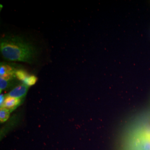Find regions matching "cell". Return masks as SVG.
Listing matches in <instances>:
<instances>
[{"instance_id":"obj_7","label":"cell","mask_w":150,"mask_h":150,"mask_svg":"<svg viewBox=\"0 0 150 150\" xmlns=\"http://www.w3.org/2000/svg\"><path fill=\"white\" fill-rule=\"evenodd\" d=\"M36 81H37V78L35 76L27 75L22 81L24 84L26 85L29 87L34 85L36 83Z\"/></svg>"},{"instance_id":"obj_9","label":"cell","mask_w":150,"mask_h":150,"mask_svg":"<svg viewBox=\"0 0 150 150\" xmlns=\"http://www.w3.org/2000/svg\"><path fill=\"white\" fill-rule=\"evenodd\" d=\"M6 97L4 95H1V96H0V105H1V107H2L3 105H4V103L5 102V100Z\"/></svg>"},{"instance_id":"obj_2","label":"cell","mask_w":150,"mask_h":150,"mask_svg":"<svg viewBox=\"0 0 150 150\" xmlns=\"http://www.w3.org/2000/svg\"><path fill=\"white\" fill-rule=\"evenodd\" d=\"M28 89V86L22 83L16 87H15L13 90H12L7 95V96L13 97L17 99H21L22 97L25 96L27 93Z\"/></svg>"},{"instance_id":"obj_10","label":"cell","mask_w":150,"mask_h":150,"mask_svg":"<svg viewBox=\"0 0 150 150\" xmlns=\"http://www.w3.org/2000/svg\"><path fill=\"white\" fill-rule=\"evenodd\" d=\"M142 132H144V134H148L150 136V129H145V131H144Z\"/></svg>"},{"instance_id":"obj_6","label":"cell","mask_w":150,"mask_h":150,"mask_svg":"<svg viewBox=\"0 0 150 150\" xmlns=\"http://www.w3.org/2000/svg\"><path fill=\"white\" fill-rule=\"evenodd\" d=\"M10 111L5 108L1 107L0 110V121L1 122H4L8 120L10 116Z\"/></svg>"},{"instance_id":"obj_8","label":"cell","mask_w":150,"mask_h":150,"mask_svg":"<svg viewBox=\"0 0 150 150\" xmlns=\"http://www.w3.org/2000/svg\"><path fill=\"white\" fill-rule=\"evenodd\" d=\"M11 79H5L0 77V91L2 92L10 86L11 83Z\"/></svg>"},{"instance_id":"obj_5","label":"cell","mask_w":150,"mask_h":150,"mask_svg":"<svg viewBox=\"0 0 150 150\" xmlns=\"http://www.w3.org/2000/svg\"><path fill=\"white\" fill-rule=\"evenodd\" d=\"M12 68L5 64H1L0 67V76L1 77L11 79L12 75Z\"/></svg>"},{"instance_id":"obj_3","label":"cell","mask_w":150,"mask_h":150,"mask_svg":"<svg viewBox=\"0 0 150 150\" xmlns=\"http://www.w3.org/2000/svg\"><path fill=\"white\" fill-rule=\"evenodd\" d=\"M137 145L139 150H150V136L141 132L137 137Z\"/></svg>"},{"instance_id":"obj_4","label":"cell","mask_w":150,"mask_h":150,"mask_svg":"<svg viewBox=\"0 0 150 150\" xmlns=\"http://www.w3.org/2000/svg\"><path fill=\"white\" fill-rule=\"evenodd\" d=\"M20 102L21 99H17L7 96L6 97L5 102L2 107L5 108L11 112L12 111L15 110L20 104Z\"/></svg>"},{"instance_id":"obj_1","label":"cell","mask_w":150,"mask_h":150,"mask_svg":"<svg viewBox=\"0 0 150 150\" xmlns=\"http://www.w3.org/2000/svg\"><path fill=\"white\" fill-rule=\"evenodd\" d=\"M0 51L6 60L30 64H33L38 56L35 46L25 38L17 35H6L1 38Z\"/></svg>"}]
</instances>
